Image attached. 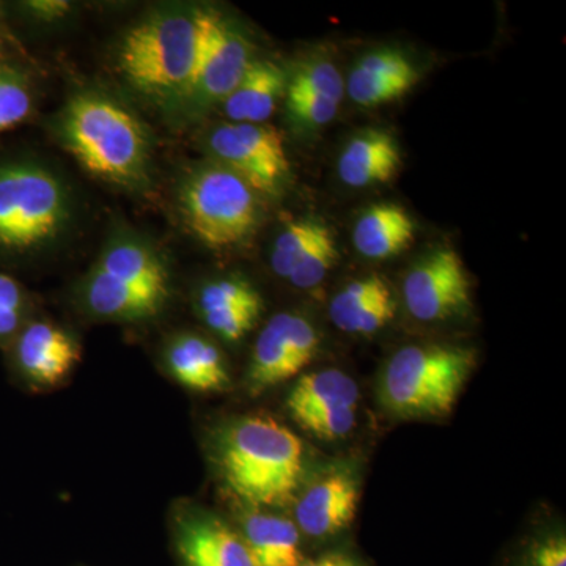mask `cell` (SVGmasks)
Here are the masks:
<instances>
[{
	"instance_id": "6da1fadb",
	"label": "cell",
	"mask_w": 566,
	"mask_h": 566,
	"mask_svg": "<svg viewBox=\"0 0 566 566\" xmlns=\"http://www.w3.org/2000/svg\"><path fill=\"white\" fill-rule=\"evenodd\" d=\"M214 458L227 488L253 509L289 504L303 480V441L270 416L226 424L216 438Z\"/></svg>"
},
{
	"instance_id": "7a4b0ae2",
	"label": "cell",
	"mask_w": 566,
	"mask_h": 566,
	"mask_svg": "<svg viewBox=\"0 0 566 566\" xmlns=\"http://www.w3.org/2000/svg\"><path fill=\"white\" fill-rule=\"evenodd\" d=\"M63 148L92 174L122 188H140L150 170V137L139 118L107 93L71 96L57 118Z\"/></svg>"
},
{
	"instance_id": "3957f363",
	"label": "cell",
	"mask_w": 566,
	"mask_h": 566,
	"mask_svg": "<svg viewBox=\"0 0 566 566\" xmlns=\"http://www.w3.org/2000/svg\"><path fill=\"white\" fill-rule=\"evenodd\" d=\"M199 39V11H155L123 36L118 69L140 95L180 107L191 88Z\"/></svg>"
},
{
	"instance_id": "277c9868",
	"label": "cell",
	"mask_w": 566,
	"mask_h": 566,
	"mask_svg": "<svg viewBox=\"0 0 566 566\" xmlns=\"http://www.w3.org/2000/svg\"><path fill=\"white\" fill-rule=\"evenodd\" d=\"M85 308L109 322H144L170 297V271L150 244L117 237L103 249L82 283Z\"/></svg>"
},
{
	"instance_id": "5b68a950",
	"label": "cell",
	"mask_w": 566,
	"mask_h": 566,
	"mask_svg": "<svg viewBox=\"0 0 566 566\" xmlns=\"http://www.w3.org/2000/svg\"><path fill=\"white\" fill-rule=\"evenodd\" d=\"M476 363L463 345L419 344L398 349L379 381V400L401 419H438L455 408Z\"/></svg>"
},
{
	"instance_id": "8992f818",
	"label": "cell",
	"mask_w": 566,
	"mask_h": 566,
	"mask_svg": "<svg viewBox=\"0 0 566 566\" xmlns=\"http://www.w3.org/2000/svg\"><path fill=\"white\" fill-rule=\"evenodd\" d=\"M70 219L61 178L36 163L0 164V253L40 251L61 237Z\"/></svg>"
},
{
	"instance_id": "52a82bcc",
	"label": "cell",
	"mask_w": 566,
	"mask_h": 566,
	"mask_svg": "<svg viewBox=\"0 0 566 566\" xmlns=\"http://www.w3.org/2000/svg\"><path fill=\"white\" fill-rule=\"evenodd\" d=\"M259 193L218 163L202 164L181 182L180 210L193 237L214 251L237 248L256 229Z\"/></svg>"
},
{
	"instance_id": "ba28073f",
	"label": "cell",
	"mask_w": 566,
	"mask_h": 566,
	"mask_svg": "<svg viewBox=\"0 0 566 566\" xmlns=\"http://www.w3.org/2000/svg\"><path fill=\"white\" fill-rule=\"evenodd\" d=\"M199 52L188 96L180 109L199 114L222 103L253 62L252 46L240 29L214 10L199 11Z\"/></svg>"
},
{
	"instance_id": "9c48e42d",
	"label": "cell",
	"mask_w": 566,
	"mask_h": 566,
	"mask_svg": "<svg viewBox=\"0 0 566 566\" xmlns=\"http://www.w3.org/2000/svg\"><path fill=\"white\" fill-rule=\"evenodd\" d=\"M208 150L214 163L232 170L256 193L275 196L290 175L282 134L273 126L227 123L212 129Z\"/></svg>"
},
{
	"instance_id": "30bf717a",
	"label": "cell",
	"mask_w": 566,
	"mask_h": 566,
	"mask_svg": "<svg viewBox=\"0 0 566 566\" xmlns=\"http://www.w3.org/2000/svg\"><path fill=\"white\" fill-rule=\"evenodd\" d=\"M319 349V335L303 315L277 314L263 327L248 370V389L260 395L303 374Z\"/></svg>"
},
{
	"instance_id": "8fae6325",
	"label": "cell",
	"mask_w": 566,
	"mask_h": 566,
	"mask_svg": "<svg viewBox=\"0 0 566 566\" xmlns=\"http://www.w3.org/2000/svg\"><path fill=\"white\" fill-rule=\"evenodd\" d=\"M406 311L422 323H439L471 307V279L452 248L428 252L403 281Z\"/></svg>"
},
{
	"instance_id": "7c38bea8",
	"label": "cell",
	"mask_w": 566,
	"mask_h": 566,
	"mask_svg": "<svg viewBox=\"0 0 566 566\" xmlns=\"http://www.w3.org/2000/svg\"><path fill=\"white\" fill-rule=\"evenodd\" d=\"M175 547L182 566H253L240 532L200 509L178 513Z\"/></svg>"
},
{
	"instance_id": "4fadbf2b",
	"label": "cell",
	"mask_w": 566,
	"mask_h": 566,
	"mask_svg": "<svg viewBox=\"0 0 566 566\" xmlns=\"http://www.w3.org/2000/svg\"><path fill=\"white\" fill-rule=\"evenodd\" d=\"M359 504V480L348 469H333L297 497L296 526L312 538H327L352 526Z\"/></svg>"
},
{
	"instance_id": "5bb4252c",
	"label": "cell",
	"mask_w": 566,
	"mask_h": 566,
	"mask_svg": "<svg viewBox=\"0 0 566 566\" xmlns=\"http://www.w3.org/2000/svg\"><path fill=\"white\" fill-rule=\"evenodd\" d=\"M17 335L14 360L32 386L41 389L61 386L80 364V344L55 324L31 323L22 326Z\"/></svg>"
},
{
	"instance_id": "9a60e30c",
	"label": "cell",
	"mask_w": 566,
	"mask_h": 566,
	"mask_svg": "<svg viewBox=\"0 0 566 566\" xmlns=\"http://www.w3.org/2000/svg\"><path fill=\"white\" fill-rule=\"evenodd\" d=\"M262 311V296L241 277L216 279L205 283L197 294L200 318L230 344L251 333Z\"/></svg>"
},
{
	"instance_id": "2e32d148",
	"label": "cell",
	"mask_w": 566,
	"mask_h": 566,
	"mask_svg": "<svg viewBox=\"0 0 566 566\" xmlns=\"http://www.w3.org/2000/svg\"><path fill=\"white\" fill-rule=\"evenodd\" d=\"M420 71L403 52L379 50L365 55L348 77V95L357 106L397 102L419 84Z\"/></svg>"
},
{
	"instance_id": "e0dca14e",
	"label": "cell",
	"mask_w": 566,
	"mask_h": 566,
	"mask_svg": "<svg viewBox=\"0 0 566 566\" xmlns=\"http://www.w3.org/2000/svg\"><path fill=\"white\" fill-rule=\"evenodd\" d=\"M167 371L178 385L197 394H218L230 387L226 356L208 338L180 334L166 349Z\"/></svg>"
},
{
	"instance_id": "ac0fdd59",
	"label": "cell",
	"mask_w": 566,
	"mask_h": 566,
	"mask_svg": "<svg viewBox=\"0 0 566 566\" xmlns=\"http://www.w3.org/2000/svg\"><path fill=\"white\" fill-rule=\"evenodd\" d=\"M394 314L392 290L379 275L349 283L329 304L331 322L346 334H376L394 318Z\"/></svg>"
},
{
	"instance_id": "d6986e66",
	"label": "cell",
	"mask_w": 566,
	"mask_h": 566,
	"mask_svg": "<svg viewBox=\"0 0 566 566\" xmlns=\"http://www.w3.org/2000/svg\"><path fill=\"white\" fill-rule=\"evenodd\" d=\"M400 167V147L392 134L367 129L346 144L338 159V177L349 188H370L392 181Z\"/></svg>"
},
{
	"instance_id": "ffe728a7",
	"label": "cell",
	"mask_w": 566,
	"mask_h": 566,
	"mask_svg": "<svg viewBox=\"0 0 566 566\" xmlns=\"http://www.w3.org/2000/svg\"><path fill=\"white\" fill-rule=\"evenodd\" d=\"M289 77L277 63L253 61L237 88L222 102L230 123L263 125L286 93Z\"/></svg>"
},
{
	"instance_id": "44dd1931",
	"label": "cell",
	"mask_w": 566,
	"mask_h": 566,
	"mask_svg": "<svg viewBox=\"0 0 566 566\" xmlns=\"http://www.w3.org/2000/svg\"><path fill=\"white\" fill-rule=\"evenodd\" d=\"M241 538L253 566H301L300 528L289 517L253 510L241 520Z\"/></svg>"
},
{
	"instance_id": "7402d4cb",
	"label": "cell",
	"mask_w": 566,
	"mask_h": 566,
	"mask_svg": "<svg viewBox=\"0 0 566 566\" xmlns=\"http://www.w3.org/2000/svg\"><path fill=\"white\" fill-rule=\"evenodd\" d=\"M416 223L411 216L394 203L375 205L357 219L353 243L360 255L370 260H387L411 248Z\"/></svg>"
},
{
	"instance_id": "603a6c76",
	"label": "cell",
	"mask_w": 566,
	"mask_h": 566,
	"mask_svg": "<svg viewBox=\"0 0 566 566\" xmlns=\"http://www.w3.org/2000/svg\"><path fill=\"white\" fill-rule=\"evenodd\" d=\"M359 387L352 376L337 368H324L297 379L286 398V408L293 420H296L311 412L359 406Z\"/></svg>"
},
{
	"instance_id": "cb8c5ba5",
	"label": "cell",
	"mask_w": 566,
	"mask_h": 566,
	"mask_svg": "<svg viewBox=\"0 0 566 566\" xmlns=\"http://www.w3.org/2000/svg\"><path fill=\"white\" fill-rule=\"evenodd\" d=\"M326 223L311 218L289 219L275 238L271 252V266L279 277L289 279L294 268L304 259Z\"/></svg>"
},
{
	"instance_id": "d4e9b609",
	"label": "cell",
	"mask_w": 566,
	"mask_h": 566,
	"mask_svg": "<svg viewBox=\"0 0 566 566\" xmlns=\"http://www.w3.org/2000/svg\"><path fill=\"white\" fill-rule=\"evenodd\" d=\"M344 80L337 66L326 61L305 62L293 74L286 85V98L329 99L340 104L344 98Z\"/></svg>"
},
{
	"instance_id": "484cf974",
	"label": "cell",
	"mask_w": 566,
	"mask_h": 566,
	"mask_svg": "<svg viewBox=\"0 0 566 566\" xmlns=\"http://www.w3.org/2000/svg\"><path fill=\"white\" fill-rule=\"evenodd\" d=\"M33 93L28 74L10 63H0V134L31 115Z\"/></svg>"
},
{
	"instance_id": "4316f807",
	"label": "cell",
	"mask_w": 566,
	"mask_h": 566,
	"mask_svg": "<svg viewBox=\"0 0 566 566\" xmlns=\"http://www.w3.org/2000/svg\"><path fill=\"white\" fill-rule=\"evenodd\" d=\"M337 260V243H335L333 230L326 226L308 252L305 253L304 259L294 268L289 281L300 290L315 289L326 279Z\"/></svg>"
},
{
	"instance_id": "83f0119b",
	"label": "cell",
	"mask_w": 566,
	"mask_h": 566,
	"mask_svg": "<svg viewBox=\"0 0 566 566\" xmlns=\"http://www.w3.org/2000/svg\"><path fill=\"white\" fill-rule=\"evenodd\" d=\"M304 431L323 439V441H337L346 438L357 422V406L329 409V411L312 412L294 420Z\"/></svg>"
},
{
	"instance_id": "f1b7e54d",
	"label": "cell",
	"mask_w": 566,
	"mask_h": 566,
	"mask_svg": "<svg viewBox=\"0 0 566 566\" xmlns=\"http://www.w3.org/2000/svg\"><path fill=\"white\" fill-rule=\"evenodd\" d=\"M24 314V290L10 275L0 273V340L20 333Z\"/></svg>"
},
{
	"instance_id": "f546056e",
	"label": "cell",
	"mask_w": 566,
	"mask_h": 566,
	"mask_svg": "<svg viewBox=\"0 0 566 566\" xmlns=\"http://www.w3.org/2000/svg\"><path fill=\"white\" fill-rule=\"evenodd\" d=\"M289 112L294 122L305 126V128H322L327 123L333 122L337 115L340 104L329 102V99L311 98H286Z\"/></svg>"
},
{
	"instance_id": "4dcf8cb0",
	"label": "cell",
	"mask_w": 566,
	"mask_h": 566,
	"mask_svg": "<svg viewBox=\"0 0 566 566\" xmlns=\"http://www.w3.org/2000/svg\"><path fill=\"white\" fill-rule=\"evenodd\" d=\"M520 566H566V538L562 532L547 534L531 543Z\"/></svg>"
},
{
	"instance_id": "1f68e13d",
	"label": "cell",
	"mask_w": 566,
	"mask_h": 566,
	"mask_svg": "<svg viewBox=\"0 0 566 566\" xmlns=\"http://www.w3.org/2000/svg\"><path fill=\"white\" fill-rule=\"evenodd\" d=\"M71 7L62 0H39V2L25 3V10L36 20L52 21L65 17Z\"/></svg>"
},
{
	"instance_id": "d6a6232c",
	"label": "cell",
	"mask_w": 566,
	"mask_h": 566,
	"mask_svg": "<svg viewBox=\"0 0 566 566\" xmlns=\"http://www.w3.org/2000/svg\"><path fill=\"white\" fill-rule=\"evenodd\" d=\"M301 566H367L359 558L348 553H329L323 556L304 560Z\"/></svg>"
},
{
	"instance_id": "836d02e7",
	"label": "cell",
	"mask_w": 566,
	"mask_h": 566,
	"mask_svg": "<svg viewBox=\"0 0 566 566\" xmlns=\"http://www.w3.org/2000/svg\"><path fill=\"white\" fill-rule=\"evenodd\" d=\"M2 54H3V51H2V41H0V63H2Z\"/></svg>"
}]
</instances>
